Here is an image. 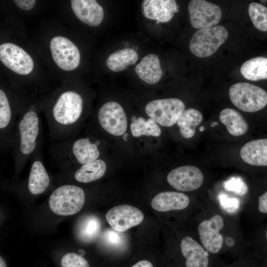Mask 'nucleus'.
<instances>
[{
    "instance_id": "obj_1",
    "label": "nucleus",
    "mask_w": 267,
    "mask_h": 267,
    "mask_svg": "<svg viewBox=\"0 0 267 267\" xmlns=\"http://www.w3.org/2000/svg\"><path fill=\"white\" fill-rule=\"evenodd\" d=\"M84 113V99L80 93L74 90L60 92L45 111L50 139L56 142L78 136L85 121Z\"/></svg>"
},
{
    "instance_id": "obj_2",
    "label": "nucleus",
    "mask_w": 267,
    "mask_h": 267,
    "mask_svg": "<svg viewBox=\"0 0 267 267\" xmlns=\"http://www.w3.org/2000/svg\"><path fill=\"white\" fill-rule=\"evenodd\" d=\"M38 109L31 104L19 112L12 148L14 168L18 173L42 145L43 127Z\"/></svg>"
},
{
    "instance_id": "obj_3",
    "label": "nucleus",
    "mask_w": 267,
    "mask_h": 267,
    "mask_svg": "<svg viewBox=\"0 0 267 267\" xmlns=\"http://www.w3.org/2000/svg\"><path fill=\"white\" fill-rule=\"evenodd\" d=\"M101 142L90 136H79L54 142L48 148L51 162L59 168L71 171L99 158Z\"/></svg>"
},
{
    "instance_id": "obj_4",
    "label": "nucleus",
    "mask_w": 267,
    "mask_h": 267,
    "mask_svg": "<svg viewBox=\"0 0 267 267\" xmlns=\"http://www.w3.org/2000/svg\"><path fill=\"white\" fill-rule=\"evenodd\" d=\"M85 201V192L80 186L70 184L61 185L50 194L48 204L51 210L60 216L78 213Z\"/></svg>"
},
{
    "instance_id": "obj_5",
    "label": "nucleus",
    "mask_w": 267,
    "mask_h": 267,
    "mask_svg": "<svg viewBox=\"0 0 267 267\" xmlns=\"http://www.w3.org/2000/svg\"><path fill=\"white\" fill-rule=\"evenodd\" d=\"M229 95L232 103L246 112H257L267 105V91L250 83L239 82L232 85Z\"/></svg>"
},
{
    "instance_id": "obj_6",
    "label": "nucleus",
    "mask_w": 267,
    "mask_h": 267,
    "mask_svg": "<svg viewBox=\"0 0 267 267\" xmlns=\"http://www.w3.org/2000/svg\"><path fill=\"white\" fill-rule=\"evenodd\" d=\"M228 33L222 26H215L198 30L190 43L191 52L198 57L213 54L226 40Z\"/></svg>"
},
{
    "instance_id": "obj_7",
    "label": "nucleus",
    "mask_w": 267,
    "mask_h": 267,
    "mask_svg": "<svg viewBox=\"0 0 267 267\" xmlns=\"http://www.w3.org/2000/svg\"><path fill=\"white\" fill-rule=\"evenodd\" d=\"M185 108L181 100L168 98L152 100L147 104L145 109L150 118L162 126L169 127L177 123Z\"/></svg>"
},
{
    "instance_id": "obj_8",
    "label": "nucleus",
    "mask_w": 267,
    "mask_h": 267,
    "mask_svg": "<svg viewBox=\"0 0 267 267\" xmlns=\"http://www.w3.org/2000/svg\"><path fill=\"white\" fill-rule=\"evenodd\" d=\"M97 119L101 129L110 135L121 136L127 131V116L117 102L108 101L103 104L98 111Z\"/></svg>"
},
{
    "instance_id": "obj_9",
    "label": "nucleus",
    "mask_w": 267,
    "mask_h": 267,
    "mask_svg": "<svg viewBox=\"0 0 267 267\" xmlns=\"http://www.w3.org/2000/svg\"><path fill=\"white\" fill-rule=\"evenodd\" d=\"M224 226V219L219 214H214L198 224L197 229L201 244L208 252L217 254L222 248L224 241L221 231Z\"/></svg>"
},
{
    "instance_id": "obj_10",
    "label": "nucleus",
    "mask_w": 267,
    "mask_h": 267,
    "mask_svg": "<svg viewBox=\"0 0 267 267\" xmlns=\"http://www.w3.org/2000/svg\"><path fill=\"white\" fill-rule=\"evenodd\" d=\"M50 49L53 59L61 69L71 71L79 65V50L68 39L62 36L53 37L50 42Z\"/></svg>"
},
{
    "instance_id": "obj_11",
    "label": "nucleus",
    "mask_w": 267,
    "mask_h": 267,
    "mask_svg": "<svg viewBox=\"0 0 267 267\" xmlns=\"http://www.w3.org/2000/svg\"><path fill=\"white\" fill-rule=\"evenodd\" d=\"M188 10L191 24L195 29L215 26L222 17L220 7L204 0L190 1Z\"/></svg>"
},
{
    "instance_id": "obj_12",
    "label": "nucleus",
    "mask_w": 267,
    "mask_h": 267,
    "mask_svg": "<svg viewBox=\"0 0 267 267\" xmlns=\"http://www.w3.org/2000/svg\"><path fill=\"white\" fill-rule=\"evenodd\" d=\"M12 109L6 93L0 89V148L2 152L12 149L18 116Z\"/></svg>"
},
{
    "instance_id": "obj_13",
    "label": "nucleus",
    "mask_w": 267,
    "mask_h": 267,
    "mask_svg": "<svg viewBox=\"0 0 267 267\" xmlns=\"http://www.w3.org/2000/svg\"><path fill=\"white\" fill-rule=\"evenodd\" d=\"M0 60L8 68L20 75H27L34 68L31 56L20 46L5 43L0 45Z\"/></svg>"
},
{
    "instance_id": "obj_14",
    "label": "nucleus",
    "mask_w": 267,
    "mask_h": 267,
    "mask_svg": "<svg viewBox=\"0 0 267 267\" xmlns=\"http://www.w3.org/2000/svg\"><path fill=\"white\" fill-rule=\"evenodd\" d=\"M167 181L175 189L181 191H191L199 188L204 176L197 167L186 165L172 170L167 176Z\"/></svg>"
},
{
    "instance_id": "obj_15",
    "label": "nucleus",
    "mask_w": 267,
    "mask_h": 267,
    "mask_svg": "<svg viewBox=\"0 0 267 267\" xmlns=\"http://www.w3.org/2000/svg\"><path fill=\"white\" fill-rule=\"evenodd\" d=\"M105 218L113 229L123 232L140 223L144 216L136 207L130 205H122L110 209L107 212Z\"/></svg>"
},
{
    "instance_id": "obj_16",
    "label": "nucleus",
    "mask_w": 267,
    "mask_h": 267,
    "mask_svg": "<svg viewBox=\"0 0 267 267\" xmlns=\"http://www.w3.org/2000/svg\"><path fill=\"white\" fill-rule=\"evenodd\" d=\"M42 146L38 148L31 159L32 164L27 181L28 191L35 195L44 193L50 182L49 176L44 164Z\"/></svg>"
},
{
    "instance_id": "obj_17",
    "label": "nucleus",
    "mask_w": 267,
    "mask_h": 267,
    "mask_svg": "<svg viewBox=\"0 0 267 267\" xmlns=\"http://www.w3.org/2000/svg\"><path fill=\"white\" fill-rule=\"evenodd\" d=\"M141 11L146 18L156 20L158 24L170 21L178 11V6L174 0H144Z\"/></svg>"
},
{
    "instance_id": "obj_18",
    "label": "nucleus",
    "mask_w": 267,
    "mask_h": 267,
    "mask_svg": "<svg viewBox=\"0 0 267 267\" xmlns=\"http://www.w3.org/2000/svg\"><path fill=\"white\" fill-rule=\"evenodd\" d=\"M72 9L76 17L87 25L96 27L102 21V7L95 0H72Z\"/></svg>"
},
{
    "instance_id": "obj_19",
    "label": "nucleus",
    "mask_w": 267,
    "mask_h": 267,
    "mask_svg": "<svg viewBox=\"0 0 267 267\" xmlns=\"http://www.w3.org/2000/svg\"><path fill=\"white\" fill-rule=\"evenodd\" d=\"M180 250L186 259V267H209L207 251L191 237H184L180 242Z\"/></svg>"
},
{
    "instance_id": "obj_20",
    "label": "nucleus",
    "mask_w": 267,
    "mask_h": 267,
    "mask_svg": "<svg viewBox=\"0 0 267 267\" xmlns=\"http://www.w3.org/2000/svg\"><path fill=\"white\" fill-rule=\"evenodd\" d=\"M185 194L175 191H164L156 195L151 202L152 208L159 212L178 211L185 209L189 204Z\"/></svg>"
},
{
    "instance_id": "obj_21",
    "label": "nucleus",
    "mask_w": 267,
    "mask_h": 267,
    "mask_svg": "<svg viewBox=\"0 0 267 267\" xmlns=\"http://www.w3.org/2000/svg\"><path fill=\"white\" fill-rule=\"evenodd\" d=\"M240 155L249 165L267 167V138L247 142L241 148Z\"/></svg>"
},
{
    "instance_id": "obj_22",
    "label": "nucleus",
    "mask_w": 267,
    "mask_h": 267,
    "mask_svg": "<svg viewBox=\"0 0 267 267\" xmlns=\"http://www.w3.org/2000/svg\"><path fill=\"white\" fill-rule=\"evenodd\" d=\"M135 71L143 82L151 85L158 83L163 75L160 59L153 53L144 56L136 65Z\"/></svg>"
},
{
    "instance_id": "obj_23",
    "label": "nucleus",
    "mask_w": 267,
    "mask_h": 267,
    "mask_svg": "<svg viewBox=\"0 0 267 267\" xmlns=\"http://www.w3.org/2000/svg\"><path fill=\"white\" fill-rule=\"evenodd\" d=\"M107 170L105 161L99 158L71 170L72 178L77 182L88 183L104 176Z\"/></svg>"
},
{
    "instance_id": "obj_24",
    "label": "nucleus",
    "mask_w": 267,
    "mask_h": 267,
    "mask_svg": "<svg viewBox=\"0 0 267 267\" xmlns=\"http://www.w3.org/2000/svg\"><path fill=\"white\" fill-rule=\"evenodd\" d=\"M220 121L226 127L231 135L234 136L242 135L249 129L247 122L239 112L231 108L223 109L219 115Z\"/></svg>"
},
{
    "instance_id": "obj_25",
    "label": "nucleus",
    "mask_w": 267,
    "mask_h": 267,
    "mask_svg": "<svg viewBox=\"0 0 267 267\" xmlns=\"http://www.w3.org/2000/svg\"><path fill=\"white\" fill-rule=\"evenodd\" d=\"M138 57L137 53L134 49L126 48L112 53L106 60V64L111 71L119 72L129 65L134 64Z\"/></svg>"
},
{
    "instance_id": "obj_26",
    "label": "nucleus",
    "mask_w": 267,
    "mask_h": 267,
    "mask_svg": "<svg viewBox=\"0 0 267 267\" xmlns=\"http://www.w3.org/2000/svg\"><path fill=\"white\" fill-rule=\"evenodd\" d=\"M240 72L250 81L267 80V57L258 56L249 59L241 66Z\"/></svg>"
},
{
    "instance_id": "obj_27",
    "label": "nucleus",
    "mask_w": 267,
    "mask_h": 267,
    "mask_svg": "<svg viewBox=\"0 0 267 267\" xmlns=\"http://www.w3.org/2000/svg\"><path fill=\"white\" fill-rule=\"evenodd\" d=\"M203 116L201 113L194 109L185 110L177 121L180 134L184 138L192 137L196 132V128L201 122Z\"/></svg>"
},
{
    "instance_id": "obj_28",
    "label": "nucleus",
    "mask_w": 267,
    "mask_h": 267,
    "mask_svg": "<svg viewBox=\"0 0 267 267\" xmlns=\"http://www.w3.org/2000/svg\"><path fill=\"white\" fill-rule=\"evenodd\" d=\"M99 218L89 215L84 218L77 227V235L80 240L85 242L94 240L98 236L101 229Z\"/></svg>"
},
{
    "instance_id": "obj_29",
    "label": "nucleus",
    "mask_w": 267,
    "mask_h": 267,
    "mask_svg": "<svg viewBox=\"0 0 267 267\" xmlns=\"http://www.w3.org/2000/svg\"><path fill=\"white\" fill-rule=\"evenodd\" d=\"M130 129L134 137L143 135L159 136L161 133L159 126L155 121L151 118L145 120L142 117L133 121Z\"/></svg>"
},
{
    "instance_id": "obj_30",
    "label": "nucleus",
    "mask_w": 267,
    "mask_h": 267,
    "mask_svg": "<svg viewBox=\"0 0 267 267\" xmlns=\"http://www.w3.org/2000/svg\"><path fill=\"white\" fill-rule=\"evenodd\" d=\"M248 13L255 28L267 32V8L259 2H253L249 5Z\"/></svg>"
},
{
    "instance_id": "obj_31",
    "label": "nucleus",
    "mask_w": 267,
    "mask_h": 267,
    "mask_svg": "<svg viewBox=\"0 0 267 267\" xmlns=\"http://www.w3.org/2000/svg\"><path fill=\"white\" fill-rule=\"evenodd\" d=\"M61 267H90L88 261L75 253H68L61 259Z\"/></svg>"
},
{
    "instance_id": "obj_32",
    "label": "nucleus",
    "mask_w": 267,
    "mask_h": 267,
    "mask_svg": "<svg viewBox=\"0 0 267 267\" xmlns=\"http://www.w3.org/2000/svg\"><path fill=\"white\" fill-rule=\"evenodd\" d=\"M120 232L114 229L107 230L104 232L103 238L105 242L112 246H119L123 242V238Z\"/></svg>"
},
{
    "instance_id": "obj_33",
    "label": "nucleus",
    "mask_w": 267,
    "mask_h": 267,
    "mask_svg": "<svg viewBox=\"0 0 267 267\" xmlns=\"http://www.w3.org/2000/svg\"><path fill=\"white\" fill-rule=\"evenodd\" d=\"M257 208L261 214H267V190L258 197Z\"/></svg>"
},
{
    "instance_id": "obj_34",
    "label": "nucleus",
    "mask_w": 267,
    "mask_h": 267,
    "mask_svg": "<svg viewBox=\"0 0 267 267\" xmlns=\"http://www.w3.org/2000/svg\"><path fill=\"white\" fill-rule=\"evenodd\" d=\"M14 2L20 8L29 10L34 6L36 2L35 0H15Z\"/></svg>"
},
{
    "instance_id": "obj_35",
    "label": "nucleus",
    "mask_w": 267,
    "mask_h": 267,
    "mask_svg": "<svg viewBox=\"0 0 267 267\" xmlns=\"http://www.w3.org/2000/svg\"><path fill=\"white\" fill-rule=\"evenodd\" d=\"M132 267H153L152 264L147 260L140 261Z\"/></svg>"
},
{
    "instance_id": "obj_36",
    "label": "nucleus",
    "mask_w": 267,
    "mask_h": 267,
    "mask_svg": "<svg viewBox=\"0 0 267 267\" xmlns=\"http://www.w3.org/2000/svg\"><path fill=\"white\" fill-rule=\"evenodd\" d=\"M0 267H6L5 261L2 257H0Z\"/></svg>"
},
{
    "instance_id": "obj_37",
    "label": "nucleus",
    "mask_w": 267,
    "mask_h": 267,
    "mask_svg": "<svg viewBox=\"0 0 267 267\" xmlns=\"http://www.w3.org/2000/svg\"><path fill=\"white\" fill-rule=\"evenodd\" d=\"M128 137V134L127 133L124 134L123 135L124 139L125 140H128V139H127Z\"/></svg>"
},
{
    "instance_id": "obj_38",
    "label": "nucleus",
    "mask_w": 267,
    "mask_h": 267,
    "mask_svg": "<svg viewBox=\"0 0 267 267\" xmlns=\"http://www.w3.org/2000/svg\"><path fill=\"white\" fill-rule=\"evenodd\" d=\"M266 238L267 240V230L266 231Z\"/></svg>"
}]
</instances>
